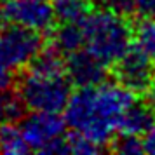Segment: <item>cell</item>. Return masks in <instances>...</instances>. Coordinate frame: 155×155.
<instances>
[{"instance_id":"obj_2","label":"cell","mask_w":155,"mask_h":155,"mask_svg":"<svg viewBox=\"0 0 155 155\" xmlns=\"http://www.w3.org/2000/svg\"><path fill=\"white\" fill-rule=\"evenodd\" d=\"M71 85L63 54L51 45L25 70L18 91L31 112L59 113L70 101Z\"/></svg>"},{"instance_id":"obj_14","label":"cell","mask_w":155,"mask_h":155,"mask_svg":"<svg viewBox=\"0 0 155 155\" xmlns=\"http://www.w3.org/2000/svg\"><path fill=\"white\" fill-rule=\"evenodd\" d=\"M25 110H26V105L19 91H14L12 87L0 91V124L19 122L25 117Z\"/></svg>"},{"instance_id":"obj_12","label":"cell","mask_w":155,"mask_h":155,"mask_svg":"<svg viewBox=\"0 0 155 155\" xmlns=\"http://www.w3.org/2000/svg\"><path fill=\"white\" fill-rule=\"evenodd\" d=\"M28 152H31V150H30L18 122L0 124V153L23 155V153H28Z\"/></svg>"},{"instance_id":"obj_7","label":"cell","mask_w":155,"mask_h":155,"mask_svg":"<svg viewBox=\"0 0 155 155\" xmlns=\"http://www.w3.org/2000/svg\"><path fill=\"white\" fill-rule=\"evenodd\" d=\"M113 68L117 82L134 94H150L155 89V63L134 47Z\"/></svg>"},{"instance_id":"obj_5","label":"cell","mask_w":155,"mask_h":155,"mask_svg":"<svg viewBox=\"0 0 155 155\" xmlns=\"http://www.w3.org/2000/svg\"><path fill=\"white\" fill-rule=\"evenodd\" d=\"M44 49L42 33L19 25L0 30V61L11 70H26Z\"/></svg>"},{"instance_id":"obj_22","label":"cell","mask_w":155,"mask_h":155,"mask_svg":"<svg viewBox=\"0 0 155 155\" xmlns=\"http://www.w3.org/2000/svg\"><path fill=\"white\" fill-rule=\"evenodd\" d=\"M150 94H152V98H155V89L152 92H150ZM152 103H155V99H152Z\"/></svg>"},{"instance_id":"obj_3","label":"cell","mask_w":155,"mask_h":155,"mask_svg":"<svg viewBox=\"0 0 155 155\" xmlns=\"http://www.w3.org/2000/svg\"><path fill=\"white\" fill-rule=\"evenodd\" d=\"M82 30L84 47L106 66H115L133 47V26L127 16L96 9L82 21Z\"/></svg>"},{"instance_id":"obj_20","label":"cell","mask_w":155,"mask_h":155,"mask_svg":"<svg viewBox=\"0 0 155 155\" xmlns=\"http://www.w3.org/2000/svg\"><path fill=\"white\" fill-rule=\"evenodd\" d=\"M141 140H143V150H145V153L155 155V124L141 136Z\"/></svg>"},{"instance_id":"obj_10","label":"cell","mask_w":155,"mask_h":155,"mask_svg":"<svg viewBox=\"0 0 155 155\" xmlns=\"http://www.w3.org/2000/svg\"><path fill=\"white\" fill-rule=\"evenodd\" d=\"M51 45L63 56H68L84 47V30L82 23H59L51 38Z\"/></svg>"},{"instance_id":"obj_6","label":"cell","mask_w":155,"mask_h":155,"mask_svg":"<svg viewBox=\"0 0 155 155\" xmlns=\"http://www.w3.org/2000/svg\"><path fill=\"white\" fill-rule=\"evenodd\" d=\"M0 11L5 21L38 33L52 30L58 21L51 0H4Z\"/></svg>"},{"instance_id":"obj_4","label":"cell","mask_w":155,"mask_h":155,"mask_svg":"<svg viewBox=\"0 0 155 155\" xmlns=\"http://www.w3.org/2000/svg\"><path fill=\"white\" fill-rule=\"evenodd\" d=\"M19 127L31 152L68 153L66 150V120L56 112H31L19 120Z\"/></svg>"},{"instance_id":"obj_19","label":"cell","mask_w":155,"mask_h":155,"mask_svg":"<svg viewBox=\"0 0 155 155\" xmlns=\"http://www.w3.org/2000/svg\"><path fill=\"white\" fill-rule=\"evenodd\" d=\"M14 84V70H11L5 63L0 61V91L9 89Z\"/></svg>"},{"instance_id":"obj_8","label":"cell","mask_w":155,"mask_h":155,"mask_svg":"<svg viewBox=\"0 0 155 155\" xmlns=\"http://www.w3.org/2000/svg\"><path fill=\"white\" fill-rule=\"evenodd\" d=\"M64 66L75 87H89L105 82L108 66L85 47L64 56Z\"/></svg>"},{"instance_id":"obj_9","label":"cell","mask_w":155,"mask_h":155,"mask_svg":"<svg viewBox=\"0 0 155 155\" xmlns=\"http://www.w3.org/2000/svg\"><path fill=\"white\" fill-rule=\"evenodd\" d=\"M155 124V103L148 99H133L120 120L119 133L143 136Z\"/></svg>"},{"instance_id":"obj_15","label":"cell","mask_w":155,"mask_h":155,"mask_svg":"<svg viewBox=\"0 0 155 155\" xmlns=\"http://www.w3.org/2000/svg\"><path fill=\"white\" fill-rule=\"evenodd\" d=\"M66 150L68 153H77V155H92L98 153L103 150V147H99L98 143H94L92 140L85 138L78 133H71L70 136H66Z\"/></svg>"},{"instance_id":"obj_13","label":"cell","mask_w":155,"mask_h":155,"mask_svg":"<svg viewBox=\"0 0 155 155\" xmlns=\"http://www.w3.org/2000/svg\"><path fill=\"white\" fill-rule=\"evenodd\" d=\"M59 23H82L91 12L92 0H51Z\"/></svg>"},{"instance_id":"obj_16","label":"cell","mask_w":155,"mask_h":155,"mask_svg":"<svg viewBox=\"0 0 155 155\" xmlns=\"http://www.w3.org/2000/svg\"><path fill=\"white\" fill-rule=\"evenodd\" d=\"M112 150L117 152V153H126V155L145 153L141 136H136V134H124V133H120V136H117V138L112 141Z\"/></svg>"},{"instance_id":"obj_1","label":"cell","mask_w":155,"mask_h":155,"mask_svg":"<svg viewBox=\"0 0 155 155\" xmlns=\"http://www.w3.org/2000/svg\"><path fill=\"white\" fill-rule=\"evenodd\" d=\"M133 99L134 92L119 82L78 87L64 108L66 126L105 148L119 133L122 115Z\"/></svg>"},{"instance_id":"obj_17","label":"cell","mask_w":155,"mask_h":155,"mask_svg":"<svg viewBox=\"0 0 155 155\" xmlns=\"http://www.w3.org/2000/svg\"><path fill=\"white\" fill-rule=\"evenodd\" d=\"M92 7L99 11H108L120 16H129L133 12V2L131 0H92Z\"/></svg>"},{"instance_id":"obj_11","label":"cell","mask_w":155,"mask_h":155,"mask_svg":"<svg viewBox=\"0 0 155 155\" xmlns=\"http://www.w3.org/2000/svg\"><path fill=\"white\" fill-rule=\"evenodd\" d=\"M133 47L155 63V18H141L133 28Z\"/></svg>"},{"instance_id":"obj_21","label":"cell","mask_w":155,"mask_h":155,"mask_svg":"<svg viewBox=\"0 0 155 155\" xmlns=\"http://www.w3.org/2000/svg\"><path fill=\"white\" fill-rule=\"evenodd\" d=\"M4 21H5V19H4V16H2V11H0V30H2V25H4Z\"/></svg>"},{"instance_id":"obj_18","label":"cell","mask_w":155,"mask_h":155,"mask_svg":"<svg viewBox=\"0 0 155 155\" xmlns=\"http://www.w3.org/2000/svg\"><path fill=\"white\" fill-rule=\"evenodd\" d=\"M133 12L140 18H155V0H131Z\"/></svg>"}]
</instances>
